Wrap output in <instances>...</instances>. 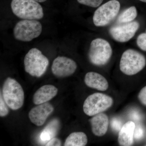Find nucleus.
Returning a JSON list of instances; mask_svg holds the SVG:
<instances>
[{
    "instance_id": "f257e3e1",
    "label": "nucleus",
    "mask_w": 146,
    "mask_h": 146,
    "mask_svg": "<svg viewBox=\"0 0 146 146\" xmlns=\"http://www.w3.org/2000/svg\"><path fill=\"white\" fill-rule=\"evenodd\" d=\"M11 6L13 14L23 20H39L44 17L42 6L34 0H12Z\"/></svg>"
},
{
    "instance_id": "f03ea898",
    "label": "nucleus",
    "mask_w": 146,
    "mask_h": 146,
    "mask_svg": "<svg viewBox=\"0 0 146 146\" xmlns=\"http://www.w3.org/2000/svg\"><path fill=\"white\" fill-rule=\"evenodd\" d=\"M2 95L6 103L11 109L17 110L23 105V89L14 79L9 77L6 79L3 86Z\"/></svg>"
},
{
    "instance_id": "7ed1b4c3",
    "label": "nucleus",
    "mask_w": 146,
    "mask_h": 146,
    "mask_svg": "<svg viewBox=\"0 0 146 146\" xmlns=\"http://www.w3.org/2000/svg\"><path fill=\"white\" fill-rule=\"evenodd\" d=\"M25 70L32 76L40 77L44 74L48 66V59L36 48H33L24 58Z\"/></svg>"
},
{
    "instance_id": "20e7f679",
    "label": "nucleus",
    "mask_w": 146,
    "mask_h": 146,
    "mask_svg": "<svg viewBox=\"0 0 146 146\" xmlns=\"http://www.w3.org/2000/svg\"><path fill=\"white\" fill-rule=\"evenodd\" d=\"M146 65L145 57L143 55L133 49H128L121 57L120 70L127 76H133L141 72Z\"/></svg>"
},
{
    "instance_id": "39448f33",
    "label": "nucleus",
    "mask_w": 146,
    "mask_h": 146,
    "mask_svg": "<svg viewBox=\"0 0 146 146\" xmlns=\"http://www.w3.org/2000/svg\"><path fill=\"white\" fill-rule=\"evenodd\" d=\"M112 54V50L109 42L105 39L97 38L91 42L88 57L92 64L102 66L108 63Z\"/></svg>"
},
{
    "instance_id": "423d86ee",
    "label": "nucleus",
    "mask_w": 146,
    "mask_h": 146,
    "mask_svg": "<svg viewBox=\"0 0 146 146\" xmlns=\"http://www.w3.org/2000/svg\"><path fill=\"white\" fill-rule=\"evenodd\" d=\"M42 31V24L37 20H23L13 28L14 38L23 42H29L37 38Z\"/></svg>"
},
{
    "instance_id": "0eeeda50",
    "label": "nucleus",
    "mask_w": 146,
    "mask_h": 146,
    "mask_svg": "<svg viewBox=\"0 0 146 146\" xmlns=\"http://www.w3.org/2000/svg\"><path fill=\"white\" fill-rule=\"evenodd\" d=\"M113 103V99L110 96L102 93H94L85 100L83 111L86 115L94 116L107 110Z\"/></svg>"
},
{
    "instance_id": "6e6552de",
    "label": "nucleus",
    "mask_w": 146,
    "mask_h": 146,
    "mask_svg": "<svg viewBox=\"0 0 146 146\" xmlns=\"http://www.w3.org/2000/svg\"><path fill=\"white\" fill-rule=\"evenodd\" d=\"M120 3L111 0L97 9L93 16V22L97 27L107 25L115 18L120 10Z\"/></svg>"
},
{
    "instance_id": "1a4fd4ad",
    "label": "nucleus",
    "mask_w": 146,
    "mask_h": 146,
    "mask_svg": "<svg viewBox=\"0 0 146 146\" xmlns=\"http://www.w3.org/2000/svg\"><path fill=\"white\" fill-rule=\"evenodd\" d=\"M114 26L110 29L109 33L112 38L118 42H127L133 38L138 30L140 25L133 21Z\"/></svg>"
},
{
    "instance_id": "9d476101",
    "label": "nucleus",
    "mask_w": 146,
    "mask_h": 146,
    "mask_svg": "<svg viewBox=\"0 0 146 146\" xmlns=\"http://www.w3.org/2000/svg\"><path fill=\"white\" fill-rule=\"evenodd\" d=\"M77 65L75 61L65 56H58L54 60L52 72L56 76L65 78L72 75L76 72Z\"/></svg>"
},
{
    "instance_id": "9b49d317",
    "label": "nucleus",
    "mask_w": 146,
    "mask_h": 146,
    "mask_svg": "<svg viewBox=\"0 0 146 146\" xmlns=\"http://www.w3.org/2000/svg\"><path fill=\"white\" fill-rule=\"evenodd\" d=\"M54 108L49 103L38 105L30 111L29 117L31 121L37 126L44 124L47 118L53 112Z\"/></svg>"
},
{
    "instance_id": "f8f14e48",
    "label": "nucleus",
    "mask_w": 146,
    "mask_h": 146,
    "mask_svg": "<svg viewBox=\"0 0 146 146\" xmlns=\"http://www.w3.org/2000/svg\"><path fill=\"white\" fill-rule=\"evenodd\" d=\"M91 129L94 135L104 136L107 132L109 126V119L106 114L100 113L94 116L90 120Z\"/></svg>"
},
{
    "instance_id": "ddd939ff",
    "label": "nucleus",
    "mask_w": 146,
    "mask_h": 146,
    "mask_svg": "<svg viewBox=\"0 0 146 146\" xmlns=\"http://www.w3.org/2000/svg\"><path fill=\"white\" fill-rule=\"evenodd\" d=\"M58 91L57 88L53 85H44L39 88L34 94L33 103L38 105L47 102L56 96Z\"/></svg>"
},
{
    "instance_id": "4468645a",
    "label": "nucleus",
    "mask_w": 146,
    "mask_h": 146,
    "mask_svg": "<svg viewBox=\"0 0 146 146\" xmlns=\"http://www.w3.org/2000/svg\"><path fill=\"white\" fill-rule=\"evenodd\" d=\"M86 86L92 89L100 91H105L108 88V82L103 76L95 72H89L84 78Z\"/></svg>"
},
{
    "instance_id": "2eb2a0df",
    "label": "nucleus",
    "mask_w": 146,
    "mask_h": 146,
    "mask_svg": "<svg viewBox=\"0 0 146 146\" xmlns=\"http://www.w3.org/2000/svg\"><path fill=\"white\" fill-rule=\"evenodd\" d=\"M135 126V123L132 121H129L123 125L118 136V142L120 145H132Z\"/></svg>"
},
{
    "instance_id": "dca6fc26",
    "label": "nucleus",
    "mask_w": 146,
    "mask_h": 146,
    "mask_svg": "<svg viewBox=\"0 0 146 146\" xmlns=\"http://www.w3.org/2000/svg\"><path fill=\"white\" fill-rule=\"evenodd\" d=\"M88 143V138L83 132H74L71 133L66 138L65 146H84Z\"/></svg>"
},
{
    "instance_id": "f3484780",
    "label": "nucleus",
    "mask_w": 146,
    "mask_h": 146,
    "mask_svg": "<svg viewBox=\"0 0 146 146\" xmlns=\"http://www.w3.org/2000/svg\"><path fill=\"white\" fill-rule=\"evenodd\" d=\"M58 127V122L57 120H53L42 131L40 135V139L42 141H46L54 138L57 133Z\"/></svg>"
},
{
    "instance_id": "a211bd4d",
    "label": "nucleus",
    "mask_w": 146,
    "mask_h": 146,
    "mask_svg": "<svg viewBox=\"0 0 146 146\" xmlns=\"http://www.w3.org/2000/svg\"><path fill=\"white\" fill-rule=\"evenodd\" d=\"M137 11L136 7H131L124 11L119 16L118 22L120 23H126L132 22L137 17Z\"/></svg>"
},
{
    "instance_id": "6ab92c4d",
    "label": "nucleus",
    "mask_w": 146,
    "mask_h": 146,
    "mask_svg": "<svg viewBox=\"0 0 146 146\" xmlns=\"http://www.w3.org/2000/svg\"><path fill=\"white\" fill-rule=\"evenodd\" d=\"M103 0H77L78 2L83 5L97 7L99 6Z\"/></svg>"
},
{
    "instance_id": "aec40b11",
    "label": "nucleus",
    "mask_w": 146,
    "mask_h": 146,
    "mask_svg": "<svg viewBox=\"0 0 146 146\" xmlns=\"http://www.w3.org/2000/svg\"><path fill=\"white\" fill-rule=\"evenodd\" d=\"M8 106L6 104L1 92L0 96V116L4 117L9 114Z\"/></svg>"
},
{
    "instance_id": "412c9836",
    "label": "nucleus",
    "mask_w": 146,
    "mask_h": 146,
    "mask_svg": "<svg viewBox=\"0 0 146 146\" xmlns=\"http://www.w3.org/2000/svg\"><path fill=\"white\" fill-rule=\"evenodd\" d=\"M137 44L142 50L146 51V33L139 35L137 37Z\"/></svg>"
},
{
    "instance_id": "4be33fe9",
    "label": "nucleus",
    "mask_w": 146,
    "mask_h": 146,
    "mask_svg": "<svg viewBox=\"0 0 146 146\" xmlns=\"http://www.w3.org/2000/svg\"><path fill=\"white\" fill-rule=\"evenodd\" d=\"M122 124L121 120L116 117L112 118L110 123L112 129L116 131H119L123 126Z\"/></svg>"
},
{
    "instance_id": "5701e85b",
    "label": "nucleus",
    "mask_w": 146,
    "mask_h": 146,
    "mask_svg": "<svg viewBox=\"0 0 146 146\" xmlns=\"http://www.w3.org/2000/svg\"><path fill=\"white\" fill-rule=\"evenodd\" d=\"M144 129L141 125H136L134 130V136L133 137L137 140H141L143 137L144 135Z\"/></svg>"
},
{
    "instance_id": "b1692460",
    "label": "nucleus",
    "mask_w": 146,
    "mask_h": 146,
    "mask_svg": "<svg viewBox=\"0 0 146 146\" xmlns=\"http://www.w3.org/2000/svg\"><path fill=\"white\" fill-rule=\"evenodd\" d=\"M138 98L142 104L146 106V86L144 87L140 91Z\"/></svg>"
},
{
    "instance_id": "393cba45",
    "label": "nucleus",
    "mask_w": 146,
    "mask_h": 146,
    "mask_svg": "<svg viewBox=\"0 0 146 146\" xmlns=\"http://www.w3.org/2000/svg\"><path fill=\"white\" fill-rule=\"evenodd\" d=\"M61 145V142L60 139L54 138V137L49 141L46 145V146H60Z\"/></svg>"
},
{
    "instance_id": "a878e982",
    "label": "nucleus",
    "mask_w": 146,
    "mask_h": 146,
    "mask_svg": "<svg viewBox=\"0 0 146 146\" xmlns=\"http://www.w3.org/2000/svg\"><path fill=\"white\" fill-rule=\"evenodd\" d=\"M130 117L135 121H139L142 118L141 115L138 111H133L130 114Z\"/></svg>"
},
{
    "instance_id": "bb28decb",
    "label": "nucleus",
    "mask_w": 146,
    "mask_h": 146,
    "mask_svg": "<svg viewBox=\"0 0 146 146\" xmlns=\"http://www.w3.org/2000/svg\"><path fill=\"white\" fill-rule=\"evenodd\" d=\"M35 1L37 2L38 3H43L46 1L47 0H34Z\"/></svg>"
},
{
    "instance_id": "cd10ccee",
    "label": "nucleus",
    "mask_w": 146,
    "mask_h": 146,
    "mask_svg": "<svg viewBox=\"0 0 146 146\" xmlns=\"http://www.w3.org/2000/svg\"><path fill=\"white\" fill-rule=\"evenodd\" d=\"M139 1H141L143 2L146 3V0H139Z\"/></svg>"
}]
</instances>
